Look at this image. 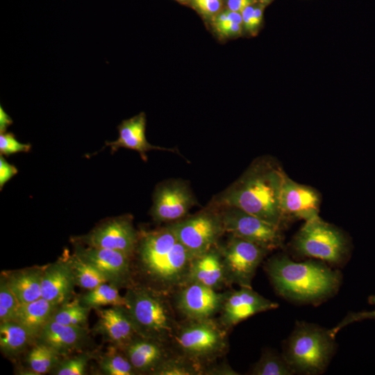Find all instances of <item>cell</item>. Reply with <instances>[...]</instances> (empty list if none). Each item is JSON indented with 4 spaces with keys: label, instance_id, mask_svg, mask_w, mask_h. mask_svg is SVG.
Wrapping results in <instances>:
<instances>
[{
    "label": "cell",
    "instance_id": "1",
    "mask_svg": "<svg viewBox=\"0 0 375 375\" xmlns=\"http://www.w3.org/2000/svg\"><path fill=\"white\" fill-rule=\"evenodd\" d=\"M285 176L272 160H258L217 198V203L239 208L281 228L285 221L281 207Z\"/></svg>",
    "mask_w": 375,
    "mask_h": 375
},
{
    "label": "cell",
    "instance_id": "2",
    "mask_svg": "<svg viewBox=\"0 0 375 375\" xmlns=\"http://www.w3.org/2000/svg\"><path fill=\"white\" fill-rule=\"evenodd\" d=\"M269 278L282 297L294 302L317 304L337 292L341 274L321 262H294L285 255L265 265Z\"/></svg>",
    "mask_w": 375,
    "mask_h": 375
},
{
    "label": "cell",
    "instance_id": "3",
    "mask_svg": "<svg viewBox=\"0 0 375 375\" xmlns=\"http://www.w3.org/2000/svg\"><path fill=\"white\" fill-rule=\"evenodd\" d=\"M139 267L160 292L186 284L193 258L169 226L146 232L138 242Z\"/></svg>",
    "mask_w": 375,
    "mask_h": 375
},
{
    "label": "cell",
    "instance_id": "4",
    "mask_svg": "<svg viewBox=\"0 0 375 375\" xmlns=\"http://www.w3.org/2000/svg\"><path fill=\"white\" fill-rule=\"evenodd\" d=\"M160 291L129 287L124 295L126 308L138 335L165 343L178 328L170 305Z\"/></svg>",
    "mask_w": 375,
    "mask_h": 375
},
{
    "label": "cell",
    "instance_id": "5",
    "mask_svg": "<svg viewBox=\"0 0 375 375\" xmlns=\"http://www.w3.org/2000/svg\"><path fill=\"white\" fill-rule=\"evenodd\" d=\"M335 349L329 330L300 322L287 340L283 356L294 373L318 374L328 366Z\"/></svg>",
    "mask_w": 375,
    "mask_h": 375
},
{
    "label": "cell",
    "instance_id": "6",
    "mask_svg": "<svg viewBox=\"0 0 375 375\" xmlns=\"http://www.w3.org/2000/svg\"><path fill=\"white\" fill-rule=\"evenodd\" d=\"M180 354L194 362L208 363L225 351V328L212 318L189 319L178 328L173 338Z\"/></svg>",
    "mask_w": 375,
    "mask_h": 375
},
{
    "label": "cell",
    "instance_id": "7",
    "mask_svg": "<svg viewBox=\"0 0 375 375\" xmlns=\"http://www.w3.org/2000/svg\"><path fill=\"white\" fill-rule=\"evenodd\" d=\"M292 246L300 256L334 265L341 263L348 251V243L342 233L319 216L306 221L296 234Z\"/></svg>",
    "mask_w": 375,
    "mask_h": 375
},
{
    "label": "cell",
    "instance_id": "8",
    "mask_svg": "<svg viewBox=\"0 0 375 375\" xmlns=\"http://www.w3.org/2000/svg\"><path fill=\"white\" fill-rule=\"evenodd\" d=\"M219 250L228 283L247 288H251L256 269L269 252L255 243L234 235Z\"/></svg>",
    "mask_w": 375,
    "mask_h": 375
},
{
    "label": "cell",
    "instance_id": "9",
    "mask_svg": "<svg viewBox=\"0 0 375 375\" xmlns=\"http://www.w3.org/2000/svg\"><path fill=\"white\" fill-rule=\"evenodd\" d=\"M169 227L194 257L216 247L224 233L220 212L210 210L174 222Z\"/></svg>",
    "mask_w": 375,
    "mask_h": 375
},
{
    "label": "cell",
    "instance_id": "10",
    "mask_svg": "<svg viewBox=\"0 0 375 375\" xmlns=\"http://www.w3.org/2000/svg\"><path fill=\"white\" fill-rule=\"evenodd\" d=\"M223 208L220 215L224 232L255 243L269 251L281 246V228L239 208Z\"/></svg>",
    "mask_w": 375,
    "mask_h": 375
},
{
    "label": "cell",
    "instance_id": "11",
    "mask_svg": "<svg viewBox=\"0 0 375 375\" xmlns=\"http://www.w3.org/2000/svg\"><path fill=\"white\" fill-rule=\"evenodd\" d=\"M74 254L97 268L109 283L117 288L130 285V256L117 251L88 245L87 247L76 246Z\"/></svg>",
    "mask_w": 375,
    "mask_h": 375
},
{
    "label": "cell",
    "instance_id": "12",
    "mask_svg": "<svg viewBox=\"0 0 375 375\" xmlns=\"http://www.w3.org/2000/svg\"><path fill=\"white\" fill-rule=\"evenodd\" d=\"M181 288L177 307L187 319H209L220 312L226 294L194 282L187 283Z\"/></svg>",
    "mask_w": 375,
    "mask_h": 375
},
{
    "label": "cell",
    "instance_id": "13",
    "mask_svg": "<svg viewBox=\"0 0 375 375\" xmlns=\"http://www.w3.org/2000/svg\"><path fill=\"white\" fill-rule=\"evenodd\" d=\"M278 306L252 288L240 287L238 290L226 294L220 310V324L229 328L253 315L275 309Z\"/></svg>",
    "mask_w": 375,
    "mask_h": 375
},
{
    "label": "cell",
    "instance_id": "14",
    "mask_svg": "<svg viewBox=\"0 0 375 375\" xmlns=\"http://www.w3.org/2000/svg\"><path fill=\"white\" fill-rule=\"evenodd\" d=\"M83 240L88 246L117 251L130 257L136 250L138 242L131 220L125 217L105 222Z\"/></svg>",
    "mask_w": 375,
    "mask_h": 375
},
{
    "label": "cell",
    "instance_id": "15",
    "mask_svg": "<svg viewBox=\"0 0 375 375\" xmlns=\"http://www.w3.org/2000/svg\"><path fill=\"white\" fill-rule=\"evenodd\" d=\"M195 203L185 184L178 181L165 183L158 188L152 215L158 222H172L183 217Z\"/></svg>",
    "mask_w": 375,
    "mask_h": 375
},
{
    "label": "cell",
    "instance_id": "16",
    "mask_svg": "<svg viewBox=\"0 0 375 375\" xmlns=\"http://www.w3.org/2000/svg\"><path fill=\"white\" fill-rule=\"evenodd\" d=\"M98 320L94 331L117 348L123 350L138 335L124 306L97 308Z\"/></svg>",
    "mask_w": 375,
    "mask_h": 375
},
{
    "label": "cell",
    "instance_id": "17",
    "mask_svg": "<svg viewBox=\"0 0 375 375\" xmlns=\"http://www.w3.org/2000/svg\"><path fill=\"white\" fill-rule=\"evenodd\" d=\"M319 197L310 187L299 184L285 176L281 197L283 216L310 220L318 216Z\"/></svg>",
    "mask_w": 375,
    "mask_h": 375
},
{
    "label": "cell",
    "instance_id": "18",
    "mask_svg": "<svg viewBox=\"0 0 375 375\" xmlns=\"http://www.w3.org/2000/svg\"><path fill=\"white\" fill-rule=\"evenodd\" d=\"M76 285L72 268L63 256L44 267L42 297L60 306L71 300Z\"/></svg>",
    "mask_w": 375,
    "mask_h": 375
},
{
    "label": "cell",
    "instance_id": "19",
    "mask_svg": "<svg viewBox=\"0 0 375 375\" xmlns=\"http://www.w3.org/2000/svg\"><path fill=\"white\" fill-rule=\"evenodd\" d=\"M88 338L87 327L65 325L50 320L42 328L35 340L62 356L83 347Z\"/></svg>",
    "mask_w": 375,
    "mask_h": 375
},
{
    "label": "cell",
    "instance_id": "20",
    "mask_svg": "<svg viewBox=\"0 0 375 375\" xmlns=\"http://www.w3.org/2000/svg\"><path fill=\"white\" fill-rule=\"evenodd\" d=\"M123 351L137 374H151L169 356L164 342L140 335H137Z\"/></svg>",
    "mask_w": 375,
    "mask_h": 375
},
{
    "label": "cell",
    "instance_id": "21",
    "mask_svg": "<svg viewBox=\"0 0 375 375\" xmlns=\"http://www.w3.org/2000/svg\"><path fill=\"white\" fill-rule=\"evenodd\" d=\"M189 282L216 290L228 283L219 249L215 247L193 258L188 276L187 283Z\"/></svg>",
    "mask_w": 375,
    "mask_h": 375
},
{
    "label": "cell",
    "instance_id": "22",
    "mask_svg": "<svg viewBox=\"0 0 375 375\" xmlns=\"http://www.w3.org/2000/svg\"><path fill=\"white\" fill-rule=\"evenodd\" d=\"M146 119L143 112L124 120L118 126L119 137L113 142H108L112 151L119 147L133 149L140 153L144 160H147L146 152L153 149L175 151L172 149H166L153 146L149 144L145 137Z\"/></svg>",
    "mask_w": 375,
    "mask_h": 375
},
{
    "label": "cell",
    "instance_id": "23",
    "mask_svg": "<svg viewBox=\"0 0 375 375\" xmlns=\"http://www.w3.org/2000/svg\"><path fill=\"white\" fill-rule=\"evenodd\" d=\"M43 267H31L3 272L8 283L21 304L34 301L42 297Z\"/></svg>",
    "mask_w": 375,
    "mask_h": 375
},
{
    "label": "cell",
    "instance_id": "24",
    "mask_svg": "<svg viewBox=\"0 0 375 375\" xmlns=\"http://www.w3.org/2000/svg\"><path fill=\"white\" fill-rule=\"evenodd\" d=\"M58 306L41 297L21 304L15 321L23 325L36 339L44 325L50 321Z\"/></svg>",
    "mask_w": 375,
    "mask_h": 375
},
{
    "label": "cell",
    "instance_id": "25",
    "mask_svg": "<svg viewBox=\"0 0 375 375\" xmlns=\"http://www.w3.org/2000/svg\"><path fill=\"white\" fill-rule=\"evenodd\" d=\"M35 338L17 321L0 322V349L10 357L23 352Z\"/></svg>",
    "mask_w": 375,
    "mask_h": 375
},
{
    "label": "cell",
    "instance_id": "26",
    "mask_svg": "<svg viewBox=\"0 0 375 375\" xmlns=\"http://www.w3.org/2000/svg\"><path fill=\"white\" fill-rule=\"evenodd\" d=\"M118 288L111 283H104L88 290L79 300L83 306L90 309H97L106 306L125 307V297L120 295Z\"/></svg>",
    "mask_w": 375,
    "mask_h": 375
},
{
    "label": "cell",
    "instance_id": "27",
    "mask_svg": "<svg viewBox=\"0 0 375 375\" xmlns=\"http://www.w3.org/2000/svg\"><path fill=\"white\" fill-rule=\"evenodd\" d=\"M69 262L76 285L91 290L99 285L108 283L106 278L94 267L83 261L75 254L63 255Z\"/></svg>",
    "mask_w": 375,
    "mask_h": 375
},
{
    "label": "cell",
    "instance_id": "28",
    "mask_svg": "<svg viewBox=\"0 0 375 375\" xmlns=\"http://www.w3.org/2000/svg\"><path fill=\"white\" fill-rule=\"evenodd\" d=\"M60 357L53 349L36 342L28 352L26 362L33 374H44L53 370L61 360Z\"/></svg>",
    "mask_w": 375,
    "mask_h": 375
},
{
    "label": "cell",
    "instance_id": "29",
    "mask_svg": "<svg viewBox=\"0 0 375 375\" xmlns=\"http://www.w3.org/2000/svg\"><path fill=\"white\" fill-rule=\"evenodd\" d=\"M79 299L68 301L57 307L51 321L65 325L86 327L89 311Z\"/></svg>",
    "mask_w": 375,
    "mask_h": 375
},
{
    "label": "cell",
    "instance_id": "30",
    "mask_svg": "<svg viewBox=\"0 0 375 375\" xmlns=\"http://www.w3.org/2000/svg\"><path fill=\"white\" fill-rule=\"evenodd\" d=\"M206 367L181 355L169 356L153 372V375L205 374Z\"/></svg>",
    "mask_w": 375,
    "mask_h": 375
},
{
    "label": "cell",
    "instance_id": "31",
    "mask_svg": "<svg viewBox=\"0 0 375 375\" xmlns=\"http://www.w3.org/2000/svg\"><path fill=\"white\" fill-rule=\"evenodd\" d=\"M294 372L283 356L272 351H265L253 365L251 374L253 375H291Z\"/></svg>",
    "mask_w": 375,
    "mask_h": 375
},
{
    "label": "cell",
    "instance_id": "32",
    "mask_svg": "<svg viewBox=\"0 0 375 375\" xmlns=\"http://www.w3.org/2000/svg\"><path fill=\"white\" fill-rule=\"evenodd\" d=\"M117 347L104 354L99 360V366L102 374L106 375L138 374L128 358L122 352L116 351Z\"/></svg>",
    "mask_w": 375,
    "mask_h": 375
},
{
    "label": "cell",
    "instance_id": "33",
    "mask_svg": "<svg viewBox=\"0 0 375 375\" xmlns=\"http://www.w3.org/2000/svg\"><path fill=\"white\" fill-rule=\"evenodd\" d=\"M21 303L10 289L6 277L0 278V322L15 321Z\"/></svg>",
    "mask_w": 375,
    "mask_h": 375
},
{
    "label": "cell",
    "instance_id": "34",
    "mask_svg": "<svg viewBox=\"0 0 375 375\" xmlns=\"http://www.w3.org/2000/svg\"><path fill=\"white\" fill-rule=\"evenodd\" d=\"M92 354L88 352L60 360L53 369L52 374L56 375H83L85 374L88 363Z\"/></svg>",
    "mask_w": 375,
    "mask_h": 375
},
{
    "label": "cell",
    "instance_id": "35",
    "mask_svg": "<svg viewBox=\"0 0 375 375\" xmlns=\"http://www.w3.org/2000/svg\"><path fill=\"white\" fill-rule=\"evenodd\" d=\"M265 5L259 2L249 6L241 12L243 27L255 35L261 24Z\"/></svg>",
    "mask_w": 375,
    "mask_h": 375
},
{
    "label": "cell",
    "instance_id": "36",
    "mask_svg": "<svg viewBox=\"0 0 375 375\" xmlns=\"http://www.w3.org/2000/svg\"><path fill=\"white\" fill-rule=\"evenodd\" d=\"M30 149L29 144H22L18 142L12 133H1L0 151L1 155L9 156L17 152H27Z\"/></svg>",
    "mask_w": 375,
    "mask_h": 375
},
{
    "label": "cell",
    "instance_id": "37",
    "mask_svg": "<svg viewBox=\"0 0 375 375\" xmlns=\"http://www.w3.org/2000/svg\"><path fill=\"white\" fill-rule=\"evenodd\" d=\"M368 301L370 304L375 305V295L370 296L368 299ZM367 319H375V310L372 311L350 312L339 324H338V325L333 328L329 329L330 333L332 335L335 337L338 331L347 325Z\"/></svg>",
    "mask_w": 375,
    "mask_h": 375
},
{
    "label": "cell",
    "instance_id": "38",
    "mask_svg": "<svg viewBox=\"0 0 375 375\" xmlns=\"http://www.w3.org/2000/svg\"><path fill=\"white\" fill-rule=\"evenodd\" d=\"M192 6L203 16L214 19L223 6L222 0H190Z\"/></svg>",
    "mask_w": 375,
    "mask_h": 375
},
{
    "label": "cell",
    "instance_id": "39",
    "mask_svg": "<svg viewBox=\"0 0 375 375\" xmlns=\"http://www.w3.org/2000/svg\"><path fill=\"white\" fill-rule=\"evenodd\" d=\"M17 173V168L6 161L3 157H0V187L1 189L4 184Z\"/></svg>",
    "mask_w": 375,
    "mask_h": 375
},
{
    "label": "cell",
    "instance_id": "40",
    "mask_svg": "<svg viewBox=\"0 0 375 375\" xmlns=\"http://www.w3.org/2000/svg\"><path fill=\"white\" fill-rule=\"evenodd\" d=\"M214 25L225 22H233L242 24V18L240 12L229 10L220 12L214 19Z\"/></svg>",
    "mask_w": 375,
    "mask_h": 375
},
{
    "label": "cell",
    "instance_id": "41",
    "mask_svg": "<svg viewBox=\"0 0 375 375\" xmlns=\"http://www.w3.org/2000/svg\"><path fill=\"white\" fill-rule=\"evenodd\" d=\"M215 29L224 36H237L241 34L243 26L233 22H225L214 25Z\"/></svg>",
    "mask_w": 375,
    "mask_h": 375
},
{
    "label": "cell",
    "instance_id": "42",
    "mask_svg": "<svg viewBox=\"0 0 375 375\" xmlns=\"http://www.w3.org/2000/svg\"><path fill=\"white\" fill-rule=\"evenodd\" d=\"M258 2V0H226V6L228 10L241 13L247 7Z\"/></svg>",
    "mask_w": 375,
    "mask_h": 375
},
{
    "label": "cell",
    "instance_id": "43",
    "mask_svg": "<svg viewBox=\"0 0 375 375\" xmlns=\"http://www.w3.org/2000/svg\"><path fill=\"white\" fill-rule=\"evenodd\" d=\"M205 374H215V375H237L235 371H234L230 366L226 365H220L219 366H214L210 367H206Z\"/></svg>",
    "mask_w": 375,
    "mask_h": 375
},
{
    "label": "cell",
    "instance_id": "44",
    "mask_svg": "<svg viewBox=\"0 0 375 375\" xmlns=\"http://www.w3.org/2000/svg\"><path fill=\"white\" fill-rule=\"evenodd\" d=\"M12 121L9 115L0 107V131L4 133L8 126L12 124Z\"/></svg>",
    "mask_w": 375,
    "mask_h": 375
},
{
    "label": "cell",
    "instance_id": "45",
    "mask_svg": "<svg viewBox=\"0 0 375 375\" xmlns=\"http://www.w3.org/2000/svg\"><path fill=\"white\" fill-rule=\"evenodd\" d=\"M260 3H263L265 5L270 3L272 0H258Z\"/></svg>",
    "mask_w": 375,
    "mask_h": 375
},
{
    "label": "cell",
    "instance_id": "46",
    "mask_svg": "<svg viewBox=\"0 0 375 375\" xmlns=\"http://www.w3.org/2000/svg\"><path fill=\"white\" fill-rule=\"evenodd\" d=\"M177 1H181V2H183V1H186L188 0H177Z\"/></svg>",
    "mask_w": 375,
    "mask_h": 375
}]
</instances>
